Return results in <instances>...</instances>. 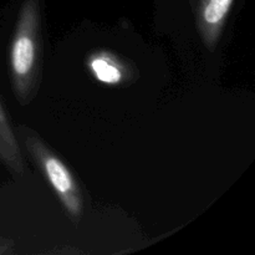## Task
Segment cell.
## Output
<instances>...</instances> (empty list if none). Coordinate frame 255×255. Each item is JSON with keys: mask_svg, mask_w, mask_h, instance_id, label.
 I'll list each match as a JSON object with an SVG mask.
<instances>
[{"mask_svg": "<svg viewBox=\"0 0 255 255\" xmlns=\"http://www.w3.org/2000/svg\"><path fill=\"white\" fill-rule=\"evenodd\" d=\"M42 72L41 9L39 0H22L10 45V80L15 99L27 106L39 91Z\"/></svg>", "mask_w": 255, "mask_h": 255, "instance_id": "obj_1", "label": "cell"}, {"mask_svg": "<svg viewBox=\"0 0 255 255\" xmlns=\"http://www.w3.org/2000/svg\"><path fill=\"white\" fill-rule=\"evenodd\" d=\"M20 146H24L35 166L56 194L62 208L74 224L84 216V193L79 181L64 161L29 127L20 125L15 129Z\"/></svg>", "mask_w": 255, "mask_h": 255, "instance_id": "obj_2", "label": "cell"}, {"mask_svg": "<svg viewBox=\"0 0 255 255\" xmlns=\"http://www.w3.org/2000/svg\"><path fill=\"white\" fill-rule=\"evenodd\" d=\"M233 2L234 0H197V29L209 51L217 49Z\"/></svg>", "mask_w": 255, "mask_h": 255, "instance_id": "obj_3", "label": "cell"}, {"mask_svg": "<svg viewBox=\"0 0 255 255\" xmlns=\"http://www.w3.org/2000/svg\"><path fill=\"white\" fill-rule=\"evenodd\" d=\"M87 67L97 81L111 86L124 85L133 77L132 67L110 51H97L90 55Z\"/></svg>", "mask_w": 255, "mask_h": 255, "instance_id": "obj_4", "label": "cell"}, {"mask_svg": "<svg viewBox=\"0 0 255 255\" xmlns=\"http://www.w3.org/2000/svg\"><path fill=\"white\" fill-rule=\"evenodd\" d=\"M0 163L15 177H22L26 171L16 132L1 102H0Z\"/></svg>", "mask_w": 255, "mask_h": 255, "instance_id": "obj_5", "label": "cell"}, {"mask_svg": "<svg viewBox=\"0 0 255 255\" xmlns=\"http://www.w3.org/2000/svg\"><path fill=\"white\" fill-rule=\"evenodd\" d=\"M12 248H14L12 242L10 239L2 237V234L0 233V255L12 253Z\"/></svg>", "mask_w": 255, "mask_h": 255, "instance_id": "obj_6", "label": "cell"}]
</instances>
